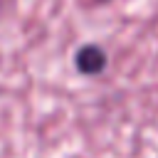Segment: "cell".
<instances>
[{
	"mask_svg": "<svg viewBox=\"0 0 158 158\" xmlns=\"http://www.w3.org/2000/svg\"><path fill=\"white\" fill-rule=\"evenodd\" d=\"M109 67V54L96 42H84L74 49V69L81 77H99Z\"/></svg>",
	"mask_w": 158,
	"mask_h": 158,
	"instance_id": "6da1fadb",
	"label": "cell"
},
{
	"mask_svg": "<svg viewBox=\"0 0 158 158\" xmlns=\"http://www.w3.org/2000/svg\"><path fill=\"white\" fill-rule=\"evenodd\" d=\"M94 5H111V2H116V0H91Z\"/></svg>",
	"mask_w": 158,
	"mask_h": 158,
	"instance_id": "7a4b0ae2",
	"label": "cell"
}]
</instances>
